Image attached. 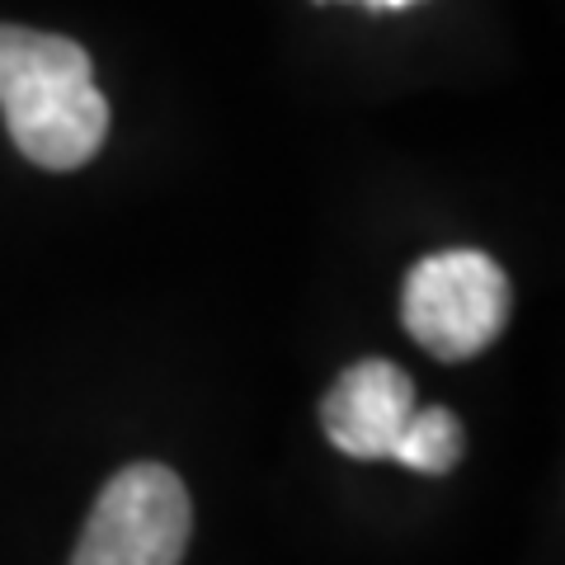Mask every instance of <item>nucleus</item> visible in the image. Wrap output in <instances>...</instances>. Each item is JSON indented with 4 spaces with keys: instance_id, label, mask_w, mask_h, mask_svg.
<instances>
[{
    "instance_id": "1",
    "label": "nucleus",
    "mask_w": 565,
    "mask_h": 565,
    "mask_svg": "<svg viewBox=\"0 0 565 565\" xmlns=\"http://www.w3.org/2000/svg\"><path fill=\"white\" fill-rule=\"evenodd\" d=\"M0 118L10 141L43 170H81L109 137V104L90 52L62 33L0 24Z\"/></svg>"
},
{
    "instance_id": "2",
    "label": "nucleus",
    "mask_w": 565,
    "mask_h": 565,
    "mask_svg": "<svg viewBox=\"0 0 565 565\" xmlns=\"http://www.w3.org/2000/svg\"><path fill=\"white\" fill-rule=\"evenodd\" d=\"M514 311L504 269L481 250L424 255L401 292V321L411 340L444 363L476 359L500 340Z\"/></svg>"
},
{
    "instance_id": "3",
    "label": "nucleus",
    "mask_w": 565,
    "mask_h": 565,
    "mask_svg": "<svg viewBox=\"0 0 565 565\" xmlns=\"http://www.w3.org/2000/svg\"><path fill=\"white\" fill-rule=\"evenodd\" d=\"M189 533L184 481L161 462H137L99 490L71 565H180Z\"/></svg>"
},
{
    "instance_id": "4",
    "label": "nucleus",
    "mask_w": 565,
    "mask_h": 565,
    "mask_svg": "<svg viewBox=\"0 0 565 565\" xmlns=\"http://www.w3.org/2000/svg\"><path fill=\"white\" fill-rule=\"evenodd\" d=\"M415 411V382L386 359H363L340 373L321 401V424L344 457L377 462L392 457L405 419Z\"/></svg>"
},
{
    "instance_id": "5",
    "label": "nucleus",
    "mask_w": 565,
    "mask_h": 565,
    "mask_svg": "<svg viewBox=\"0 0 565 565\" xmlns=\"http://www.w3.org/2000/svg\"><path fill=\"white\" fill-rule=\"evenodd\" d=\"M462 452H467V434L448 405H424V411L415 405L396 438V448H392L401 467L424 471V476H448L462 462Z\"/></svg>"
},
{
    "instance_id": "6",
    "label": "nucleus",
    "mask_w": 565,
    "mask_h": 565,
    "mask_svg": "<svg viewBox=\"0 0 565 565\" xmlns=\"http://www.w3.org/2000/svg\"><path fill=\"white\" fill-rule=\"evenodd\" d=\"M367 6H377V10H401V6H415V0H367Z\"/></svg>"
}]
</instances>
